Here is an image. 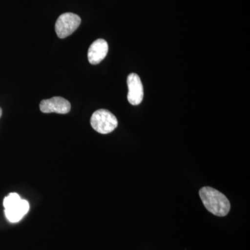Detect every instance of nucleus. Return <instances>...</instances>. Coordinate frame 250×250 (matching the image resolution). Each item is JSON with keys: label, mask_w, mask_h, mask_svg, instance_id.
Masks as SVG:
<instances>
[{"label": "nucleus", "mask_w": 250, "mask_h": 250, "mask_svg": "<svg viewBox=\"0 0 250 250\" xmlns=\"http://www.w3.org/2000/svg\"><path fill=\"white\" fill-rule=\"evenodd\" d=\"M108 52L107 42L104 39L94 41L88 51V59L92 65H98L104 59Z\"/></svg>", "instance_id": "obj_7"}, {"label": "nucleus", "mask_w": 250, "mask_h": 250, "mask_svg": "<svg viewBox=\"0 0 250 250\" xmlns=\"http://www.w3.org/2000/svg\"><path fill=\"white\" fill-rule=\"evenodd\" d=\"M82 20L78 15L65 13L61 15L55 24V31L59 39H65L80 27Z\"/></svg>", "instance_id": "obj_4"}, {"label": "nucleus", "mask_w": 250, "mask_h": 250, "mask_svg": "<svg viewBox=\"0 0 250 250\" xmlns=\"http://www.w3.org/2000/svg\"><path fill=\"white\" fill-rule=\"evenodd\" d=\"M126 83L128 85L127 100L131 105L136 106L142 103L144 92L141 78L137 74L131 73L127 77Z\"/></svg>", "instance_id": "obj_6"}, {"label": "nucleus", "mask_w": 250, "mask_h": 250, "mask_svg": "<svg viewBox=\"0 0 250 250\" xmlns=\"http://www.w3.org/2000/svg\"><path fill=\"white\" fill-rule=\"evenodd\" d=\"M90 125L97 132L107 134L116 129L118 122L111 112L106 109H99L92 115Z\"/></svg>", "instance_id": "obj_3"}, {"label": "nucleus", "mask_w": 250, "mask_h": 250, "mask_svg": "<svg viewBox=\"0 0 250 250\" xmlns=\"http://www.w3.org/2000/svg\"><path fill=\"white\" fill-rule=\"evenodd\" d=\"M200 198L207 210L217 216L223 217L228 214L231 205L228 197L222 192L211 187L202 188Z\"/></svg>", "instance_id": "obj_1"}, {"label": "nucleus", "mask_w": 250, "mask_h": 250, "mask_svg": "<svg viewBox=\"0 0 250 250\" xmlns=\"http://www.w3.org/2000/svg\"><path fill=\"white\" fill-rule=\"evenodd\" d=\"M41 111L44 113H56L67 114L71 109V104L68 100L62 97H54L43 100L40 104Z\"/></svg>", "instance_id": "obj_5"}, {"label": "nucleus", "mask_w": 250, "mask_h": 250, "mask_svg": "<svg viewBox=\"0 0 250 250\" xmlns=\"http://www.w3.org/2000/svg\"><path fill=\"white\" fill-rule=\"evenodd\" d=\"M6 218L11 223H18L29 210L27 200H22L17 193H10L3 202Z\"/></svg>", "instance_id": "obj_2"}, {"label": "nucleus", "mask_w": 250, "mask_h": 250, "mask_svg": "<svg viewBox=\"0 0 250 250\" xmlns=\"http://www.w3.org/2000/svg\"><path fill=\"white\" fill-rule=\"evenodd\" d=\"M1 115H2V109L0 107V118H1Z\"/></svg>", "instance_id": "obj_8"}]
</instances>
